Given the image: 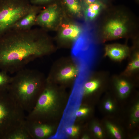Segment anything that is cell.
Masks as SVG:
<instances>
[{
	"mask_svg": "<svg viewBox=\"0 0 139 139\" xmlns=\"http://www.w3.org/2000/svg\"><path fill=\"white\" fill-rule=\"evenodd\" d=\"M51 0H31V2L34 4H38L48 2Z\"/></svg>",
	"mask_w": 139,
	"mask_h": 139,
	"instance_id": "obj_25",
	"label": "cell"
},
{
	"mask_svg": "<svg viewBox=\"0 0 139 139\" xmlns=\"http://www.w3.org/2000/svg\"><path fill=\"white\" fill-rule=\"evenodd\" d=\"M129 49L127 46L119 44L107 45L105 47V55L113 60L120 61L129 54Z\"/></svg>",
	"mask_w": 139,
	"mask_h": 139,
	"instance_id": "obj_8",
	"label": "cell"
},
{
	"mask_svg": "<svg viewBox=\"0 0 139 139\" xmlns=\"http://www.w3.org/2000/svg\"><path fill=\"white\" fill-rule=\"evenodd\" d=\"M79 72V69L76 66L68 64L60 68L55 76L58 81H67L75 79L78 76Z\"/></svg>",
	"mask_w": 139,
	"mask_h": 139,
	"instance_id": "obj_9",
	"label": "cell"
},
{
	"mask_svg": "<svg viewBox=\"0 0 139 139\" xmlns=\"http://www.w3.org/2000/svg\"><path fill=\"white\" fill-rule=\"evenodd\" d=\"M79 127L76 126H71L67 127L65 131L67 134L72 136H76L79 133Z\"/></svg>",
	"mask_w": 139,
	"mask_h": 139,
	"instance_id": "obj_20",
	"label": "cell"
},
{
	"mask_svg": "<svg viewBox=\"0 0 139 139\" xmlns=\"http://www.w3.org/2000/svg\"><path fill=\"white\" fill-rule=\"evenodd\" d=\"M31 28L11 29L0 37V70L13 74L37 58L50 54L49 39Z\"/></svg>",
	"mask_w": 139,
	"mask_h": 139,
	"instance_id": "obj_1",
	"label": "cell"
},
{
	"mask_svg": "<svg viewBox=\"0 0 139 139\" xmlns=\"http://www.w3.org/2000/svg\"><path fill=\"white\" fill-rule=\"evenodd\" d=\"M100 1H101L100 0H83L82 4H89Z\"/></svg>",
	"mask_w": 139,
	"mask_h": 139,
	"instance_id": "obj_26",
	"label": "cell"
},
{
	"mask_svg": "<svg viewBox=\"0 0 139 139\" xmlns=\"http://www.w3.org/2000/svg\"><path fill=\"white\" fill-rule=\"evenodd\" d=\"M139 68V53H136L132 61L128 64L126 68L125 73H130L138 69Z\"/></svg>",
	"mask_w": 139,
	"mask_h": 139,
	"instance_id": "obj_18",
	"label": "cell"
},
{
	"mask_svg": "<svg viewBox=\"0 0 139 139\" xmlns=\"http://www.w3.org/2000/svg\"><path fill=\"white\" fill-rule=\"evenodd\" d=\"M7 89L11 97L25 111L34 108L46 80L37 70L22 69L16 73Z\"/></svg>",
	"mask_w": 139,
	"mask_h": 139,
	"instance_id": "obj_2",
	"label": "cell"
},
{
	"mask_svg": "<svg viewBox=\"0 0 139 139\" xmlns=\"http://www.w3.org/2000/svg\"><path fill=\"white\" fill-rule=\"evenodd\" d=\"M33 6L25 0H0V37L11 29Z\"/></svg>",
	"mask_w": 139,
	"mask_h": 139,
	"instance_id": "obj_3",
	"label": "cell"
},
{
	"mask_svg": "<svg viewBox=\"0 0 139 139\" xmlns=\"http://www.w3.org/2000/svg\"><path fill=\"white\" fill-rule=\"evenodd\" d=\"M82 30L79 26L75 24L65 25L59 35V37L64 40L73 41L76 40L81 35Z\"/></svg>",
	"mask_w": 139,
	"mask_h": 139,
	"instance_id": "obj_11",
	"label": "cell"
},
{
	"mask_svg": "<svg viewBox=\"0 0 139 139\" xmlns=\"http://www.w3.org/2000/svg\"><path fill=\"white\" fill-rule=\"evenodd\" d=\"M23 125L31 139L47 138L51 135L53 131V127L46 123L29 121L25 119Z\"/></svg>",
	"mask_w": 139,
	"mask_h": 139,
	"instance_id": "obj_6",
	"label": "cell"
},
{
	"mask_svg": "<svg viewBox=\"0 0 139 139\" xmlns=\"http://www.w3.org/2000/svg\"><path fill=\"white\" fill-rule=\"evenodd\" d=\"M129 20L124 15H115L107 20L102 29V34L105 41L124 37L129 30Z\"/></svg>",
	"mask_w": 139,
	"mask_h": 139,
	"instance_id": "obj_5",
	"label": "cell"
},
{
	"mask_svg": "<svg viewBox=\"0 0 139 139\" xmlns=\"http://www.w3.org/2000/svg\"><path fill=\"white\" fill-rule=\"evenodd\" d=\"M59 15L57 5L55 4L51 5L37 15L36 23L47 28H51L57 21Z\"/></svg>",
	"mask_w": 139,
	"mask_h": 139,
	"instance_id": "obj_7",
	"label": "cell"
},
{
	"mask_svg": "<svg viewBox=\"0 0 139 139\" xmlns=\"http://www.w3.org/2000/svg\"><path fill=\"white\" fill-rule=\"evenodd\" d=\"M100 0L101 1V0Z\"/></svg>",
	"mask_w": 139,
	"mask_h": 139,
	"instance_id": "obj_27",
	"label": "cell"
},
{
	"mask_svg": "<svg viewBox=\"0 0 139 139\" xmlns=\"http://www.w3.org/2000/svg\"><path fill=\"white\" fill-rule=\"evenodd\" d=\"M131 118L134 123L137 122L139 118V104L137 103L135 105L133 109Z\"/></svg>",
	"mask_w": 139,
	"mask_h": 139,
	"instance_id": "obj_21",
	"label": "cell"
},
{
	"mask_svg": "<svg viewBox=\"0 0 139 139\" xmlns=\"http://www.w3.org/2000/svg\"><path fill=\"white\" fill-rule=\"evenodd\" d=\"M89 111V109L83 108L79 109L76 112V116L77 117H81L86 115Z\"/></svg>",
	"mask_w": 139,
	"mask_h": 139,
	"instance_id": "obj_23",
	"label": "cell"
},
{
	"mask_svg": "<svg viewBox=\"0 0 139 139\" xmlns=\"http://www.w3.org/2000/svg\"><path fill=\"white\" fill-rule=\"evenodd\" d=\"M83 5L85 7L84 12L85 19L88 21L96 18L105 7L103 2L101 1L89 4Z\"/></svg>",
	"mask_w": 139,
	"mask_h": 139,
	"instance_id": "obj_12",
	"label": "cell"
},
{
	"mask_svg": "<svg viewBox=\"0 0 139 139\" xmlns=\"http://www.w3.org/2000/svg\"><path fill=\"white\" fill-rule=\"evenodd\" d=\"M57 94L51 83L46 80L44 88L32 110L25 119L45 123L51 117L56 108Z\"/></svg>",
	"mask_w": 139,
	"mask_h": 139,
	"instance_id": "obj_4",
	"label": "cell"
},
{
	"mask_svg": "<svg viewBox=\"0 0 139 139\" xmlns=\"http://www.w3.org/2000/svg\"><path fill=\"white\" fill-rule=\"evenodd\" d=\"M106 126L110 132L115 138L117 139L121 138L120 131L116 126L109 123H107Z\"/></svg>",
	"mask_w": 139,
	"mask_h": 139,
	"instance_id": "obj_19",
	"label": "cell"
},
{
	"mask_svg": "<svg viewBox=\"0 0 139 139\" xmlns=\"http://www.w3.org/2000/svg\"><path fill=\"white\" fill-rule=\"evenodd\" d=\"M6 71H0V91L7 90L12 79Z\"/></svg>",
	"mask_w": 139,
	"mask_h": 139,
	"instance_id": "obj_16",
	"label": "cell"
},
{
	"mask_svg": "<svg viewBox=\"0 0 139 139\" xmlns=\"http://www.w3.org/2000/svg\"><path fill=\"white\" fill-rule=\"evenodd\" d=\"M92 129L95 135L99 138H102L103 134L101 127L98 124H95L92 127Z\"/></svg>",
	"mask_w": 139,
	"mask_h": 139,
	"instance_id": "obj_22",
	"label": "cell"
},
{
	"mask_svg": "<svg viewBox=\"0 0 139 139\" xmlns=\"http://www.w3.org/2000/svg\"><path fill=\"white\" fill-rule=\"evenodd\" d=\"M116 86L119 96L123 98L126 97L130 92L131 86L126 81L120 79L116 82Z\"/></svg>",
	"mask_w": 139,
	"mask_h": 139,
	"instance_id": "obj_15",
	"label": "cell"
},
{
	"mask_svg": "<svg viewBox=\"0 0 139 139\" xmlns=\"http://www.w3.org/2000/svg\"><path fill=\"white\" fill-rule=\"evenodd\" d=\"M105 109L108 111H111L113 110L114 107L111 101L109 100L106 101L104 104Z\"/></svg>",
	"mask_w": 139,
	"mask_h": 139,
	"instance_id": "obj_24",
	"label": "cell"
},
{
	"mask_svg": "<svg viewBox=\"0 0 139 139\" xmlns=\"http://www.w3.org/2000/svg\"><path fill=\"white\" fill-rule=\"evenodd\" d=\"M37 11V8L33 6L28 13L18 21L11 29H27L31 28L36 23Z\"/></svg>",
	"mask_w": 139,
	"mask_h": 139,
	"instance_id": "obj_10",
	"label": "cell"
},
{
	"mask_svg": "<svg viewBox=\"0 0 139 139\" xmlns=\"http://www.w3.org/2000/svg\"><path fill=\"white\" fill-rule=\"evenodd\" d=\"M100 85L99 81L97 79L92 80L86 82L84 86V93L88 94L94 92L98 89Z\"/></svg>",
	"mask_w": 139,
	"mask_h": 139,
	"instance_id": "obj_17",
	"label": "cell"
},
{
	"mask_svg": "<svg viewBox=\"0 0 139 139\" xmlns=\"http://www.w3.org/2000/svg\"><path fill=\"white\" fill-rule=\"evenodd\" d=\"M5 138L7 139H31L23 124L10 132Z\"/></svg>",
	"mask_w": 139,
	"mask_h": 139,
	"instance_id": "obj_14",
	"label": "cell"
},
{
	"mask_svg": "<svg viewBox=\"0 0 139 139\" xmlns=\"http://www.w3.org/2000/svg\"><path fill=\"white\" fill-rule=\"evenodd\" d=\"M63 1L70 12L78 16H81L82 4L80 0H63Z\"/></svg>",
	"mask_w": 139,
	"mask_h": 139,
	"instance_id": "obj_13",
	"label": "cell"
}]
</instances>
